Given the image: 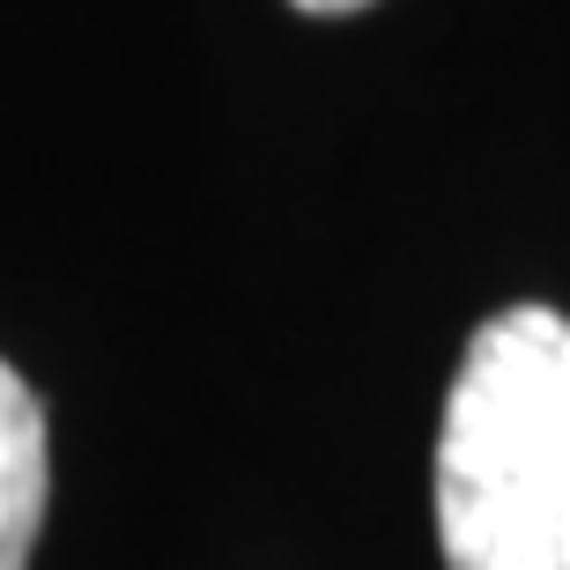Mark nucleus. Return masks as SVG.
I'll return each mask as SVG.
<instances>
[{"label":"nucleus","mask_w":570,"mask_h":570,"mask_svg":"<svg viewBox=\"0 0 570 570\" xmlns=\"http://www.w3.org/2000/svg\"><path fill=\"white\" fill-rule=\"evenodd\" d=\"M444 570H570V318H482L438 423Z\"/></svg>","instance_id":"f257e3e1"},{"label":"nucleus","mask_w":570,"mask_h":570,"mask_svg":"<svg viewBox=\"0 0 570 570\" xmlns=\"http://www.w3.org/2000/svg\"><path fill=\"white\" fill-rule=\"evenodd\" d=\"M45 489H52L45 401L22 385V371L0 363V570H30V549L45 527Z\"/></svg>","instance_id":"f03ea898"},{"label":"nucleus","mask_w":570,"mask_h":570,"mask_svg":"<svg viewBox=\"0 0 570 570\" xmlns=\"http://www.w3.org/2000/svg\"><path fill=\"white\" fill-rule=\"evenodd\" d=\"M289 8H304V16H356L371 0H289Z\"/></svg>","instance_id":"7ed1b4c3"}]
</instances>
